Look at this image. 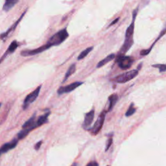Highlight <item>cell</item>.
I'll return each mask as SVG.
<instances>
[{
    "label": "cell",
    "instance_id": "obj_21",
    "mask_svg": "<svg viewBox=\"0 0 166 166\" xmlns=\"http://www.w3.org/2000/svg\"><path fill=\"white\" fill-rule=\"evenodd\" d=\"M136 112V109L134 107V103H132L131 104H130V105L129 106L128 110L126 112L125 116L127 117H130V116H132Z\"/></svg>",
    "mask_w": 166,
    "mask_h": 166
},
{
    "label": "cell",
    "instance_id": "obj_27",
    "mask_svg": "<svg viewBox=\"0 0 166 166\" xmlns=\"http://www.w3.org/2000/svg\"><path fill=\"white\" fill-rule=\"evenodd\" d=\"M120 20V18H116V19H115L113 22H112L111 23H110V24L109 26V27H110V26H113V25H114L115 24V23H116L117 22H118V20Z\"/></svg>",
    "mask_w": 166,
    "mask_h": 166
},
{
    "label": "cell",
    "instance_id": "obj_9",
    "mask_svg": "<svg viewBox=\"0 0 166 166\" xmlns=\"http://www.w3.org/2000/svg\"><path fill=\"white\" fill-rule=\"evenodd\" d=\"M95 116V110L92 109L90 112H87L85 115V120L82 123V128L85 130H88L92 124Z\"/></svg>",
    "mask_w": 166,
    "mask_h": 166
},
{
    "label": "cell",
    "instance_id": "obj_13",
    "mask_svg": "<svg viewBox=\"0 0 166 166\" xmlns=\"http://www.w3.org/2000/svg\"><path fill=\"white\" fill-rule=\"evenodd\" d=\"M18 42L16 40H13V42H12L10 45L9 46L8 49L6 51V52L4 53V55L2 56V58L0 59V63H2V62L4 60L5 58L7 57V55L12 54L14 52V51L18 48Z\"/></svg>",
    "mask_w": 166,
    "mask_h": 166
},
{
    "label": "cell",
    "instance_id": "obj_11",
    "mask_svg": "<svg viewBox=\"0 0 166 166\" xmlns=\"http://www.w3.org/2000/svg\"><path fill=\"white\" fill-rule=\"evenodd\" d=\"M18 140L14 138L11 141L8 142V143H7V144H3L2 146V147L0 148V156H1L3 153H6L11 149H13L14 148H15L16 147V145L18 144Z\"/></svg>",
    "mask_w": 166,
    "mask_h": 166
},
{
    "label": "cell",
    "instance_id": "obj_3",
    "mask_svg": "<svg viewBox=\"0 0 166 166\" xmlns=\"http://www.w3.org/2000/svg\"><path fill=\"white\" fill-rule=\"evenodd\" d=\"M138 75V70L132 69L128 71L127 72L116 76V77L112 79V81L117 83H125L134 79Z\"/></svg>",
    "mask_w": 166,
    "mask_h": 166
},
{
    "label": "cell",
    "instance_id": "obj_14",
    "mask_svg": "<svg viewBox=\"0 0 166 166\" xmlns=\"http://www.w3.org/2000/svg\"><path fill=\"white\" fill-rule=\"evenodd\" d=\"M165 33H166V24H165V26H164V29H163L162 30V31L160 32V33L159 36H158V38H156V40L155 41V42H154V43L152 44V45L150 47V48L147 49L141 50V51H140V55H141V56H145V55H147L148 54H149V53L151 52V49H152L153 46L155 45V44L157 42L158 40H160V38H161L162 37H164V35Z\"/></svg>",
    "mask_w": 166,
    "mask_h": 166
},
{
    "label": "cell",
    "instance_id": "obj_15",
    "mask_svg": "<svg viewBox=\"0 0 166 166\" xmlns=\"http://www.w3.org/2000/svg\"><path fill=\"white\" fill-rule=\"evenodd\" d=\"M118 100V96L117 93H113L110 95L109 97V106L108 108V110H106V112H109L111 110H112L114 106L116 105L117 101Z\"/></svg>",
    "mask_w": 166,
    "mask_h": 166
},
{
    "label": "cell",
    "instance_id": "obj_12",
    "mask_svg": "<svg viewBox=\"0 0 166 166\" xmlns=\"http://www.w3.org/2000/svg\"><path fill=\"white\" fill-rule=\"evenodd\" d=\"M26 13V11H25L24 13H23L21 15V16L19 18V19L18 20L14 23V24H13V26H12L8 29V30H7V31L0 34V38H1L2 40H5L7 39V38L9 37V35L10 34V33H13V32L14 31V29L16 28L17 26L19 24V23H20V21L22 20L23 16L25 15Z\"/></svg>",
    "mask_w": 166,
    "mask_h": 166
},
{
    "label": "cell",
    "instance_id": "obj_23",
    "mask_svg": "<svg viewBox=\"0 0 166 166\" xmlns=\"http://www.w3.org/2000/svg\"><path fill=\"white\" fill-rule=\"evenodd\" d=\"M152 66L155 68H158L160 72H166V65L165 64H153Z\"/></svg>",
    "mask_w": 166,
    "mask_h": 166
},
{
    "label": "cell",
    "instance_id": "obj_2",
    "mask_svg": "<svg viewBox=\"0 0 166 166\" xmlns=\"http://www.w3.org/2000/svg\"><path fill=\"white\" fill-rule=\"evenodd\" d=\"M69 37V34L68 33L67 29L64 28L61 29L48 40L46 43L50 47L53 46H57L61 44L63 42L66 40Z\"/></svg>",
    "mask_w": 166,
    "mask_h": 166
},
{
    "label": "cell",
    "instance_id": "obj_1",
    "mask_svg": "<svg viewBox=\"0 0 166 166\" xmlns=\"http://www.w3.org/2000/svg\"><path fill=\"white\" fill-rule=\"evenodd\" d=\"M138 13V8L136 9L132 13V22L130 25L127 29L125 32V37H124V43L120 49L117 57L124 56V54L130 49V47L133 44V34L134 31V23L136 16Z\"/></svg>",
    "mask_w": 166,
    "mask_h": 166
},
{
    "label": "cell",
    "instance_id": "obj_24",
    "mask_svg": "<svg viewBox=\"0 0 166 166\" xmlns=\"http://www.w3.org/2000/svg\"><path fill=\"white\" fill-rule=\"evenodd\" d=\"M112 140H113V139H112V135H110V137L108 139L107 143H106V146L105 151H107L109 149V148L110 147V146L112 144V141H113Z\"/></svg>",
    "mask_w": 166,
    "mask_h": 166
},
{
    "label": "cell",
    "instance_id": "obj_18",
    "mask_svg": "<svg viewBox=\"0 0 166 166\" xmlns=\"http://www.w3.org/2000/svg\"><path fill=\"white\" fill-rule=\"evenodd\" d=\"M17 3H18V0H7L3 5V10L5 12H8L12 8H13Z\"/></svg>",
    "mask_w": 166,
    "mask_h": 166
},
{
    "label": "cell",
    "instance_id": "obj_29",
    "mask_svg": "<svg viewBox=\"0 0 166 166\" xmlns=\"http://www.w3.org/2000/svg\"><path fill=\"white\" fill-rule=\"evenodd\" d=\"M1 106H2V103H0V107H1Z\"/></svg>",
    "mask_w": 166,
    "mask_h": 166
},
{
    "label": "cell",
    "instance_id": "obj_5",
    "mask_svg": "<svg viewBox=\"0 0 166 166\" xmlns=\"http://www.w3.org/2000/svg\"><path fill=\"white\" fill-rule=\"evenodd\" d=\"M41 88H42V85H40L38 87H37L36 89H35L33 92H31L26 96L23 104V110H26L29 107V105L32 104L33 102H34L35 101L37 100V99L38 98L39 96Z\"/></svg>",
    "mask_w": 166,
    "mask_h": 166
},
{
    "label": "cell",
    "instance_id": "obj_20",
    "mask_svg": "<svg viewBox=\"0 0 166 166\" xmlns=\"http://www.w3.org/2000/svg\"><path fill=\"white\" fill-rule=\"evenodd\" d=\"M93 49V46H90V47H87L86 49H85L84 51H82L80 53V55L77 57V60L80 61V60H82V59H83L84 58H85Z\"/></svg>",
    "mask_w": 166,
    "mask_h": 166
},
{
    "label": "cell",
    "instance_id": "obj_4",
    "mask_svg": "<svg viewBox=\"0 0 166 166\" xmlns=\"http://www.w3.org/2000/svg\"><path fill=\"white\" fill-rule=\"evenodd\" d=\"M105 117H106V111H103L98 116L97 119L96 121L95 122L93 127L89 129L88 131H90V132L93 135H97L103 128Z\"/></svg>",
    "mask_w": 166,
    "mask_h": 166
},
{
    "label": "cell",
    "instance_id": "obj_19",
    "mask_svg": "<svg viewBox=\"0 0 166 166\" xmlns=\"http://www.w3.org/2000/svg\"><path fill=\"white\" fill-rule=\"evenodd\" d=\"M76 71V64H73L71 65L69 68H68V71L66 73V75L64 76V79L62 81V82H64L65 81H66L67 79L71 75H72Z\"/></svg>",
    "mask_w": 166,
    "mask_h": 166
},
{
    "label": "cell",
    "instance_id": "obj_6",
    "mask_svg": "<svg viewBox=\"0 0 166 166\" xmlns=\"http://www.w3.org/2000/svg\"><path fill=\"white\" fill-rule=\"evenodd\" d=\"M133 62L134 59L129 56H117L116 60V62L117 63L118 66L123 70H126L131 67Z\"/></svg>",
    "mask_w": 166,
    "mask_h": 166
},
{
    "label": "cell",
    "instance_id": "obj_22",
    "mask_svg": "<svg viewBox=\"0 0 166 166\" xmlns=\"http://www.w3.org/2000/svg\"><path fill=\"white\" fill-rule=\"evenodd\" d=\"M29 132L28 130H26V129H22L20 132H19V133L18 134V140H22L24 138H26V136L29 134Z\"/></svg>",
    "mask_w": 166,
    "mask_h": 166
},
{
    "label": "cell",
    "instance_id": "obj_16",
    "mask_svg": "<svg viewBox=\"0 0 166 166\" xmlns=\"http://www.w3.org/2000/svg\"><path fill=\"white\" fill-rule=\"evenodd\" d=\"M49 115H50V112L48 111L47 112H46V113H45L44 115L40 116L37 118V123L38 127L43 125L44 124L47 123V121H48V117H49Z\"/></svg>",
    "mask_w": 166,
    "mask_h": 166
},
{
    "label": "cell",
    "instance_id": "obj_8",
    "mask_svg": "<svg viewBox=\"0 0 166 166\" xmlns=\"http://www.w3.org/2000/svg\"><path fill=\"white\" fill-rule=\"evenodd\" d=\"M83 83H84L83 82H75L67 86H61L58 88V90H57V93L58 95L69 93L75 90L77 88H78L79 86L82 85Z\"/></svg>",
    "mask_w": 166,
    "mask_h": 166
},
{
    "label": "cell",
    "instance_id": "obj_25",
    "mask_svg": "<svg viewBox=\"0 0 166 166\" xmlns=\"http://www.w3.org/2000/svg\"><path fill=\"white\" fill-rule=\"evenodd\" d=\"M42 144V141H38V143H37L36 144H35V145H34V149L37 150V151L39 150V149L40 148V146H41Z\"/></svg>",
    "mask_w": 166,
    "mask_h": 166
},
{
    "label": "cell",
    "instance_id": "obj_10",
    "mask_svg": "<svg viewBox=\"0 0 166 166\" xmlns=\"http://www.w3.org/2000/svg\"><path fill=\"white\" fill-rule=\"evenodd\" d=\"M38 128V125L37 123V119H36V115L34 114L31 117L24 123L22 126V129H26L30 132L31 130H34V128Z\"/></svg>",
    "mask_w": 166,
    "mask_h": 166
},
{
    "label": "cell",
    "instance_id": "obj_7",
    "mask_svg": "<svg viewBox=\"0 0 166 166\" xmlns=\"http://www.w3.org/2000/svg\"><path fill=\"white\" fill-rule=\"evenodd\" d=\"M50 48V47L47 45V44L42 45L37 49H31V50H23L21 52L20 55L22 57H30V56H34L39 54V53H42L45 51V50L48 49Z\"/></svg>",
    "mask_w": 166,
    "mask_h": 166
},
{
    "label": "cell",
    "instance_id": "obj_17",
    "mask_svg": "<svg viewBox=\"0 0 166 166\" xmlns=\"http://www.w3.org/2000/svg\"><path fill=\"white\" fill-rule=\"evenodd\" d=\"M116 58V55L114 54V53H112V54H110L109 55H108L106 57H105L104 59H103L102 61H101L98 62V64H97V68H100L103 67V66H105V64H108L109 62H110L111 61L113 60Z\"/></svg>",
    "mask_w": 166,
    "mask_h": 166
},
{
    "label": "cell",
    "instance_id": "obj_26",
    "mask_svg": "<svg viewBox=\"0 0 166 166\" xmlns=\"http://www.w3.org/2000/svg\"><path fill=\"white\" fill-rule=\"evenodd\" d=\"M86 166H99V165H98V164L96 162L92 161V162L89 163Z\"/></svg>",
    "mask_w": 166,
    "mask_h": 166
},
{
    "label": "cell",
    "instance_id": "obj_28",
    "mask_svg": "<svg viewBox=\"0 0 166 166\" xmlns=\"http://www.w3.org/2000/svg\"><path fill=\"white\" fill-rule=\"evenodd\" d=\"M71 166H77V164L76 163H74V164H73Z\"/></svg>",
    "mask_w": 166,
    "mask_h": 166
}]
</instances>
